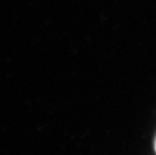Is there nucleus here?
Segmentation results:
<instances>
[{
	"label": "nucleus",
	"mask_w": 156,
	"mask_h": 155,
	"mask_svg": "<svg viewBox=\"0 0 156 155\" xmlns=\"http://www.w3.org/2000/svg\"><path fill=\"white\" fill-rule=\"evenodd\" d=\"M155 149H156V142H155Z\"/></svg>",
	"instance_id": "obj_1"
}]
</instances>
